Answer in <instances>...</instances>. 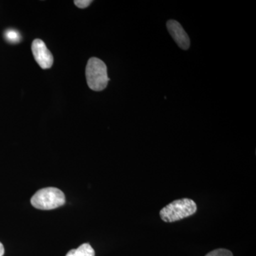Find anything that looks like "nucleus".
I'll return each instance as SVG.
<instances>
[{
    "instance_id": "nucleus-9",
    "label": "nucleus",
    "mask_w": 256,
    "mask_h": 256,
    "mask_svg": "<svg viewBox=\"0 0 256 256\" xmlns=\"http://www.w3.org/2000/svg\"><path fill=\"white\" fill-rule=\"evenodd\" d=\"M90 3H92V0H76V1H74V4L76 6H78L80 9L86 8L90 4Z\"/></svg>"
},
{
    "instance_id": "nucleus-3",
    "label": "nucleus",
    "mask_w": 256,
    "mask_h": 256,
    "mask_svg": "<svg viewBox=\"0 0 256 256\" xmlns=\"http://www.w3.org/2000/svg\"><path fill=\"white\" fill-rule=\"evenodd\" d=\"M65 202L63 192L55 188H42L31 198L32 206L41 210H54L63 206Z\"/></svg>"
},
{
    "instance_id": "nucleus-4",
    "label": "nucleus",
    "mask_w": 256,
    "mask_h": 256,
    "mask_svg": "<svg viewBox=\"0 0 256 256\" xmlns=\"http://www.w3.org/2000/svg\"><path fill=\"white\" fill-rule=\"evenodd\" d=\"M32 50L35 60L42 68L48 69L52 66L54 64L53 55L42 40L36 38L34 40Z\"/></svg>"
},
{
    "instance_id": "nucleus-5",
    "label": "nucleus",
    "mask_w": 256,
    "mask_h": 256,
    "mask_svg": "<svg viewBox=\"0 0 256 256\" xmlns=\"http://www.w3.org/2000/svg\"><path fill=\"white\" fill-rule=\"evenodd\" d=\"M166 28L173 40L182 50H188L190 48V37L178 22L170 20L166 23Z\"/></svg>"
},
{
    "instance_id": "nucleus-8",
    "label": "nucleus",
    "mask_w": 256,
    "mask_h": 256,
    "mask_svg": "<svg viewBox=\"0 0 256 256\" xmlns=\"http://www.w3.org/2000/svg\"><path fill=\"white\" fill-rule=\"evenodd\" d=\"M205 256H234L232 252L225 248H218L212 250Z\"/></svg>"
},
{
    "instance_id": "nucleus-6",
    "label": "nucleus",
    "mask_w": 256,
    "mask_h": 256,
    "mask_svg": "<svg viewBox=\"0 0 256 256\" xmlns=\"http://www.w3.org/2000/svg\"><path fill=\"white\" fill-rule=\"evenodd\" d=\"M95 250L89 244H84L76 249H73L66 256H95Z\"/></svg>"
},
{
    "instance_id": "nucleus-2",
    "label": "nucleus",
    "mask_w": 256,
    "mask_h": 256,
    "mask_svg": "<svg viewBox=\"0 0 256 256\" xmlns=\"http://www.w3.org/2000/svg\"><path fill=\"white\" fill-rule=\"evenodd\" d=\"M86 76L88 86L94 92L104 90L110 82L106 64L96 57L90 58L88 62Z\"/></svg>"
},
{
    "instance_id": "nucleus-10",
    "label": "nucleus",
    "mask_w": 256,
    "mask_h": 256,
    "mask_svg": "<svg viewBox=\"0 0 256 256\" xmlns=\"http://www.w3.org/2000/svg\"><path fill=\"white\" fill-rule=\"evenodd\" d=\"M4 254V246L0 242V256H3Z\"/></svg>"
},
{
    "instance_id": "nucleus-7",
    "label": "nucleus",
    "mask_w": 256,
    "mask_h": 256,
    "mask_svg": "<svg viewBox=\"0 0 256 256\" xmlns=\"http://www.w3.org/2000/svg\"><path fill=\"white\" fill-rule=\"evenodd\" d=\"M4 36L6 41L12 44L18 43L22 38L20 32L14 30H8V31L5 32Z\"/></svg>"
},
{
    "instance_id": "nucleus-1",
    "label": "nucleus",
    "mask_w": 256,
    "mask_h": 256,
    "mask_svg": "<svg viewBox=\"0 0 256 256\" xmlns=\"http://www.w3.org/2000/svg\"><path fill=\"white\" fill-rule=\"evenodd\" d=\"M197 212L196 204L191 198L175 200L160 210L161 220L168 223L178 222L194 214Z\"/></svg>"
}]
</instances>
